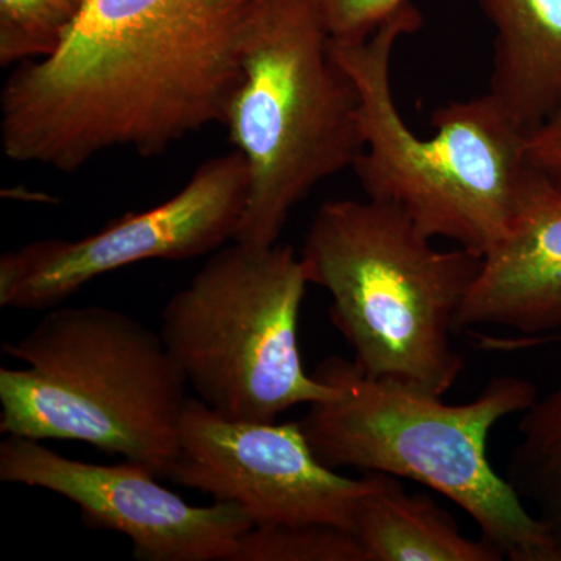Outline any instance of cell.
I'll use <instances>...</instances> for the list:
<instances>
[{"mask_svg":"<svg viewBox=\"0 0 561 561\" xmlns=\"http://www.w3.org/2000/svg\"><path fill=\"white\" fill-rule=\"evenodd\" d=\"M242 81L225 127L249 164L234 241L278 243L291 209L364 151L360 99L317 0H245Z\"/></svg>","mask_w":561,"mask_h":561,"instance_id":"cell-6","label":"cell"},{"mask_svg":"<svg viewBox=\"0 0 561 561\" xmlns=\"http://www.w3.org/2000/svg\"><path fill=\"white\" fill-rule=\"evenodd\" d=\"M231 561H365L356 535L328 524L253 526Z\"/></svg>","mask_w":561,"mask_h":561,"instance_id":"cell-15","label":"cell"},{"mask_svg":"<svg viewBox=\"0 0 561 561\" xmlns=\"http://www.w3.org/2000/svg\"><path fill=\"white\" fill-rule=\"evenodd\" d=\"M144 465H98L68 459L38 440L7 435L0 443V481L43 489L76 504L81 522L116 531L142 561H231L254 526L230 504L192 505L158 483Z\"/></svg>","mask_w":561,"mask_h":561,"instance_id":"cell-10","label":"cell"},{"mask_svg":"<svg viewBox=\"0 0 561 561\" xmlns=\"http://www.w3.org/2000/svg\"><path fill=\"white\" fill-rule=\"evenodd\" d=\"M250 171L241 151L203 162L173 197L77 241L44 239L0 256V306L47 311L95 278L150 260L186 261L234 241Z\"/></svg>","mask_w":561,"mask_h":561,"instance_id":"cell-8","label":"cell"},{"mask_svg":"<svg viewBox=\"0 0 561 561\" xmlns=\"http://www.w3.org/2000/svg\"><path fill=\"white\" fill-rule=\"evenodd\" d=\"M331 38L357 43L371 35L408 0H317Z\"/></svg>","mask_w":561,"mask_h":561,"instance_id":"cell-17","label":"cell"},{"mask_svg":"<svg viewBox=\"0 0 561 561\" xmlns=\"http://www.w3.org/2000/svg\"><path fill=\"white\" fill-rule=\"evenodd\" d=\"M300 257L364 375L438 397L453 389L465 367L453 335L482 256L435 249L400 209L367 198L323 203Z\"/></svg>","mask_w":561,"mask_h":561,"instance_id":"cell-4","label":"cell"},{"mask_svg":"<svg viewBox=\"0 0 561 561\" xmlns=\"http://www.w3.org/2000/svg\"><path fill=\"white\" fill-rule=\"evenodd\" d=\"M494 28L489 94L535 130L561 103V0H479Z\"/></svg>","mask_w":561,"mask_h":561,"instance_id":"cell-12","label":"cell"},{"mask_svg":"<svg viewBox=\"0 0 561 561\" xmlns=\"http://www.w3.org/2000/svg\"><path fill=\"white\" fill-rule=\"evenodd\" d=\"M80 11L76 0H0V65L54 55Z\"/></svg>","mask_w":561,"mask_h":561,"instance_id":"cell-16","label":"cell"},{"mask_svg":"<svg viewBox=\"0 0 561 561\" xmlns=\"http://www.w3.org/2000/svg\"><path fill=\"white\" fill-rule=\"evenodd\" d=\"M527 160L561 190V103L527 135Z\"/></svg>","mask_w":561,"mask_h":561,"instance_id":"cell-18","label":"cell"},{"mask_svg":"<svg viewBox=\"0 0 561 561\" xmlns=\"http://www.w3.org/2000/svg\"><path fill=\"white\" fill-rule=\"evenodd\" d=\"M504 327L561 334V190L531 168L507 232L482 256L457 331Z\"/></svg>","mask_w":561,"mask_h":561,"instance_id":"cell-11","label":"cell"},{"mask_svg":"<svg viewBox=\"0 0 561 561\" xmlns=\"http://www.w3.org/2000/svg\"><path fill=\"white\" fill-rule=\"evenodd\" d=\"M365 561H502L485 540L461 534L451 513L427 494H411L393 476L379 472L360 502L354 529Z\"/></svg>","mask_w":561,"mask_h":561,"instance_id":"cell-13","label":"cell"},{"mask_svg":"<svg viewBox=\"0 0 561 561\" xmlns=\"http://www.w3.org/2000/svg\"><path fill=\"white\" fill-rule=\"evenodd\" d=\"M165 478L239 505L254 526L328 524L354 534L379 472L351 479L331 470L317 459L300 421L231 419L187 398Z\"/></svg>","mask_w":561,"mask_h":561,"instance_id":"cell-9","label":"cell"},{"mask_svg":"<svg viewBox=\"0 0 561 561\" xmlns=\"http://www.w3.org/2000/svg\"><path fill=\"white\" fill-rule=\"evenodd\" d=\"M312 375L339 391L313 402L300 420L321 463L423 483L463 508L504 559L560 561L545 524L486 454L491 430L537 401L534 382L497 376L474 400L448 404L430 391L370 378L339 356L320 362Z\"/></svg>","mask_w":561,"mask_h":561,"instance_id":"cell-2","label":"cell"},{"mask_svg":"<svg viewBox=\"0 0 561 561\" xmlns=\"http://www.w3.org/2000/svg\"><path fill=\"white\" fill-rule=\"evenodd\" d=\"M243 3L87 0L60 49L3 87V153L70 173L106 150L157 157L225 125L242 81Z\"/></svg>","mask_w":561,"mask_h":561,"instance_id":"cell-1","label":"cell"},{"mask_svg":"<svg viewBox=\"0 0 561 561\" xmlns=\"http://www.w3.org/2000/svg\"><path fill=\"white\" fill-rule=\"evenodd\" d=\"M2 351L25 365L0 370L2 434L84 443L165 476L187 382L160 332L105 306H55Z\"/></svg>","mask_w":561,"mask_h":561,"instance_id":"cell-5","label":"cell"},{"mask_svg":"<svg viewBox=\"0 0 561 561\" xmlns=\"http://www.w3.org/2000/svg\"><path fill=\"white\" fill-rule=\"evenodd\" d=\"M507 481L548 529L561 561V381L523 412Z\"/></svg>","mask_w":561,"mask_h":561,"instance_id":"cell-14","label":"cell"},{"mask_svg":"<svg viewBox=\"0 0 561 561\" xmlns=\"http://www.w3.org/2000/svg\"><path fill=\"white\" fill-rule=\"evenodd\" d=\"M290 245H231L210 253L161 313L160 334L180 370L213 411L276 421L337 389L308 375L298 346L306 286Z\"/></svg>","mask_w":561,"mask_h":561,"instance_id":"cell-7","label":"cell"},{"mask_svg":"<svg viewBox=\"0 0 561 561\" xmlns=\"http://www.w3.org/2000/svg\"><path fill=\"white\" fill-rule=\"evenodd\" d=\"M420 25L408 2L364 41L332 39L359 91L365 146L353 171L370 201L400 209L427 238L483 256L511 227L530 171L529 133L486 92L435 110V135L419 138L398 110L390 65L398 41Z\"/></svg>","mask_w":561,"mask_h":561,"instance_id":"cell-3","label":"cell"},{"mask_svg":"<svg viewBox=\"0 0 561 561\" xmlns=\"http://www.w3.org/2000/svg\"><path fill=\"white\" fill-rule=\"evenodd\" d=\"M77 3H80L81 9H83L84 3H87V0H76Z\"/></svg>","mask_w":561,"mask_h":561,"instance_id":"cell-19","label":"cell"}]
</instances>
